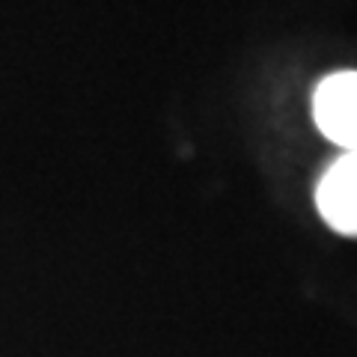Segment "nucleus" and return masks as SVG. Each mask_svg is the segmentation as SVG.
<instances>
[{
  "instance_id": "f03ea898",
  "label": "nucleus",
  "mask_w": 357,
  "mask_h": 357,
  "mask_svg": "<svg viewBox=\"0 0 357 357\" xmlns=\"http://www.w3.org/2000/svg\"><path fill=\"white\" fill-rule=\"evenodd\" d=\"M319 208L333 229L357 236V152L342 155L319 185Z\"/></svg>"
},
{
  "instance_id": "f257e3e1",
  "label": "nucleus",
  "mask_w": 357,
  "mask_h": 357,
  "mask_svg": "<svg viewBox=\"0 0 357 357\" xmlns=\"http://www.w3.org/2000/svg\"><path fill=\"white\" fill-rule=\"evenodd\" d=\"M316 122L333 143L357 152V72H340L321 81L316 93Z\"/></svg>"
}]
</instances>
